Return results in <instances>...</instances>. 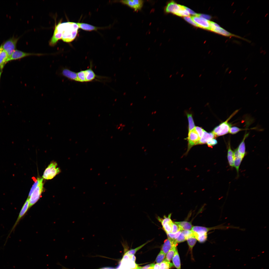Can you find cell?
<instances>
[{
    "label": "cell",
    "instance_id": "6da1fadb",
    "mask_svg": "<svg viewBox=\"0 0 269 269\" xmlns=\"http://www.w3.org/2000/svg\"><path fill=\"white\" fill-rule=\"evenodd\" d=\"M78 28L76 23L60 22L55 26L53 35L49 41L50 45L54 46L60 39L67 43L72 42L77 35Z\"/></svg>",
    "mask_w": 269,
    "mask_h": 269
},
{
    "label": "cell",
    "instance_id": "7a4b0ae2",
    "mask_svg": "<svg viewBox=\"0 0 269 269\" xmlns=\"http://www.w3.org/2000/svg\"><path fill=\"white\" fill-rule=\"evenodd\" d=\"M92 64L90 62V67L87 69L77 72L79 82H87L94 81H101L105 77L97 75L92 69Z\"/></svg>",
    "mask_w": 269,
    "mask_h": 269
},
{
    "label": "cell",
    "instance_id": "3957f363",
    "mask_svg": "<svg viewBox=\"0 0 269 269\" xmlns=\"http://www.w3.org/2000/svg\"><path fill=\"white\" fill-rule=\"evenodd\" d=\"M238 111V110H236L226 121L220 124L214 129L212 132L215 136L223 135L229 133L231 125L228 122Z\"/></svg>",
    "mask_w": 269,
    "mask_h": 269
},
{
    "label": "cell",
    "instance_id": "277c9868",
    "mask_svg": "<svg viewBox=\"0 0 269 269\" xmlns=\"http://www.w3.org/2000/svg\"><path fill=\"white\" fill-rule=\"evenodd\" d=\"M60 171V169L58 167L57 163L53 162L51 163L46 169L42 176L45 179H51L59 173Z\"/></svg>",
    "mask_w": 269,
    "mask_h": 269
},
{
    "label": "cell",
    "instance_id": "5b68a950",
    "mask_svg": "<svg viewBox=\"0 0 269 269\" xmlns=\"http://www.w3.org/2000/svg\"><path fill=\"white\" fill-rule=\"evenodd\" d=\"M19 38L13 36L2 44L3 50L7 53L8 58L16 50L17 44Z\"/></svg>",
    "mask_w": 269,
    "mask_h": 269
},
{
    "label": "cell",
    "instance_id": "8992f818",
    "mask_svg": "<svg viewBox=\"0 0 269 269\" xmlns=\"http://www.w3.org/2000/svg\"><path fill=\"white\" fill-rule=\"evenodd\" d=\"M43 180L40 183L28 198L29 208L36 203L40 198L43 190Z\"/></svg>",
    "mask_w": 269,
    "mask_h": 269
},
{
    "label": "cell",
    "instance_id": "52a82bcc",
    "mask_svg": "<svg viewBox=\"0 0 269 269\" xmlns=\"http://www.w3.org/2000/svg\"><path fill=\"white\" fill-rule=\"evenodd\" d=\"M47 55L48 54H44L27 53L16 49L8 58L7 62H8L11 61L17 60L31 56H40Z\"/></svg>",
    "mask_w": 269,
    "mask_h": 269
},
{
    "label": "cell",
    "instance_id": "ba28073f",
    "mask_svg": "<svg viewBox=\"0 0 269 269\" xmlns=\"http://www.w3.org/2000/svg\"><path fill=\"white\" fill-rule=\"evenodd\" d=\"M171 213L167 217L164 216L163 218L157 217L158 221L161 223L163 228L167 234L171 232L173 222L171 219Z\"/></svg>",
    "mask_w": 269,
    "mask_h": 269
},
{
    "label": "cell",
    "instance_id": "9c48e42d",
    "mask_svg": "<svg viewBox=\"0 0 269 269\" xmlns=\"http://www.w3.org/2000/svg\"><path fill=\"white\" fill-rule=\"evenodd\" d=\"M223 224L214 227H206L202 226H193L192 230L193 232H203L207 233L208 231L213 229H220L226 230L229 228H234V226H225Z\"/></svg>",
    "mask_w": 269,
    "mask_h": 269
},
{
    "label": "cell",
    "instance_id": "30bf717a",
    "mask_svg": "<svg viewBox=\"0 0 269 269\" xmlns=\"http://www.w3.org/2000/svg\"><path fill=\"white\" fill-rule=\"evenodd\" d=\"M198 135L194 128L189 132L188 137V145L187 151L185 154H187L192 147L196 145L200 139Z\"/></svg>",
    "mask_w": 269,
    "mask_h": 269
},
{
    "label": "cell",
    "instance_id": "8fae6325",
    "mask_svg": "<svg viewBox=\"0 0 269 269\" xmlns=\"http://www.w3.org/2000/svg\"><path fill=\"white\" fill-rule=\"evenodd\" d=\"M69 80L76 82H79L77 72L72 71L67 68H61L60 74Z\"/></svg>",
    "mask_w": 269,
    "mask_h": 269
},
{
    "label": "cell",
    "instance_id": "7c38bea8",
    "mask_svg": "<svg viewBox=\"0 0 269 269\" xmlns=\"http://www.w3.org/2000/svg\"><path fill=\"white\" fill-rule=\"evenodd\" d=\"M120 2L133 9L135 11L140 10L142 7L143 1L142 0H125L120 1Z\"/></svg>",
    "mask_w": 269,
    "mask_h": 269
},
{
    "label": "cell",
    "instance_id": "4fadbf2b",
    "mask_svg": "<svg viewBox=\"0 0 269 269\" xmlns=\"http://www.w3.org/2000/svg\"><path fill=\"white\" fill-rule=\"evenodd\" d=\"M198 26L205 29L210 30V21L197 16H193L191 17Z\"/></svg>",
    "mask_w": 269,
    "mask_h": 269
},
{
    "label": "cell",
    "instance_id": "5bb4252c",
    "mask_svg": "<svg viewBox=\"0 0 269 269\" xmlns=\"http://www.w3.org/2000/svg\"><path fill=\"white\" fill-rule=\"evenodd\" d=\"M29 208V199L28 198L22 207L17 218L12 227L9 234L8 235L9 236V235L11 232L14 230L20 219L25 215Z\"/></svg>",
    "mask_w": 269,
    "mask_h": 269
},
{
    "label": "cell",
    "instance_id": "9a60e30c",
    "mask_svg": "<svg viewBox=\"0 0 269 269\" xmlns=\"http://www.w3.org/2000/svg\"><path fill=\"white\" fill-rule=\"evenodd\" d=\"M181 5L176 3L173 1L169 2L166 6L165 11L166 13H171L176 15L181 8Z\"/></svg>",
    "mask_w": 269,
    "mask_h": 269
},
{
    "label": "cell",
    "instance_id": "2e32d148",
    "mask_svg": "<svg viewBox=\"0 0 269 269\" xmlns=\"http://www.w3.org/2000/svg\"><path fill=\"white\" fill-rule=\"evenodd\" d=\"M177 244L175 240L168 237L164 241L162 246L161 250L166 255L173 246Z\"/></svg>",
    "mask_w": 269,
    "mask_h": 269
},
{
    "label": "cell",
    "instance_id": "e0dca14e",
    "mask_svg": "<svg viewBox=\"0 0 269 269\" xmlns=\"http://www.w3.org/2000/svg\"><path fill=\"white\" fill-rule=\"evenodd\" d=\"M233 152L234 167L235 168L237 175L238 176L239 167L243 158L239 153L237 148L235 149Z\"/></svg>",
    "mask_w": 269,
    "mask_h": 269
},
{
    "label": "cell",
    "instance_id": "ac0fdd59",
    "mask_svg": "<svg viewBox=\"0 0 269 269\" xmlns=\"http://www.w3.org/2000/svg\"><path fill=\"white\" fill-rule=\"evenodd\" d=\"M215 137L212 132L208 133L203 130L202 136L196 145L206 143L208 140Z\"/></svg>",
    "mask_w": 269,
    "mask_h": 269
},
{
    "label": "cell",
    "instance_id": "d6986e66",
    "mask_svg": "<svg viewBox=\"0 0 269 269\" xmlns=\"http://www.w3.org/2000/svg\"><path fill=\"white\" fill-rule=\"evenodd\" d=\"M174 223L177 225L181 231L184 230H190L193 227L191 223L188 221L175 222Z\"/></svg>",
    "mask_w": 269,
    "mask_h": 269
},
{
    "label": "cell",
    "instance_id": "ffe728a7",
    "mask_svg": "<svg viewBox=\"0 0 269 269\" xmlns=\"http://www.w3.org/2000/svg\"><path fill=\"white\" fill-rule=\"evenodd\" d=\"M193 233L194 237L200 243H203L206 240L207 238V233L194 232H193Z\"/></svg>",
    "mask_w": 269,
    "mask_h": 269
},
{
    "label": "cell",
    "instance_id": "44dd1931",
    "mask_svg": "<svg viewBox=\"0 0 269 269\" xmlns=\"http://www.w3.org/2000/svg\"><path fill=\"white\" fill-rule=\"evenodd\" d=\"M76 23L78 26L79 28L86 31H96L100 28V27L84 23L78 22Z\"/></svg>",
    "mask_w": 269,
    "mask_h": 269
},
{
    "label": "cell",
    "instance_id": "7402d4cb",
    "mask_svg": "<svg viewBox=\"0 0 269 269\" xmlns=\"http://www.w3.org/2000/svg\"><path fill=\"white\" fill-rule=\"evenodd\" d=\"M8 56L6 52L2 50L0 53V69L2 70L4 66L7 62Z\"/></svg>",
    "mask_w": 269,
    "mask_h": 269
},
{
    "label": "cell",
    "instance_id": "603a6c76",
    "mask_svg": "<svg viewBox=\"0 0 269 269\" xmlns=\"http://www.w3.org/2000/svg\"><path fill=\"white\" fill-rule=\"evenodd\" d=\"M248 135V134H245L243 140L239 145L238 147L237 148L239 153L243 158L246 154L245 140L246 138Z\"/></svg>",
    "mask_w": 269,
    "mask_h": 269
},
{
    "label": "cell",
    "instance_id": "cb8c5ba5",
    "mask_svg": "<svg viewBox=\"0 0 269 269\" xmlns=\"http://www.w3.org/2000/svg\"><path fill=\"white\" fill-rule=\"evenodd\" d=\"M186 240L189 246V249L191 254L192 258L193 259V249L197 240L193 235L188 237L186 239Z\"/></svg>",
    "mask_w": 269,
    "mask_h": 269
},
{
    "label": "cell",
    "instance_id": "d4e9b609",
    "mask_svg": "<svg viewBox=\"0 0 269 269\" xmlns=\"http://www.w3.org/2000/svg\"><path fill=\"white\" fill-rule=\"evenodd\" d=\"M172 260L174 266L177 269H181V261L177 249Z\"/></svg>",
    "mask_w": 269,
    "mask_h": 269
},
{
    "label": "cell",
    "instance_id": "484cf974",
    "mask_svg": "<svg viewBox=\"0 0 269 269\" xmlns=\"http://www.w3.org/2000/svg\"><path fill=\"white\" fill-rule=\"evenodd\" d=\"M227 158L229 166L232 168L234 167V152L232 150L230 143H229L228 148Z\"/></svg>",
    "mask_w": 269,
    "mask_h": 269
},
{
    "label": "cell",
    "instance_id": "4316f807",
    "mask_svg": "<svg viewBox=\"0 0 269 269\" xmlns=\"http://www.w3.org/2000/svg\"><path fill=\"white\" fill-rule=\"evenodd\" d=\"M177 245L173 246L166 255L165 257L164 260L170 262L172 260L176 251L177 249Z\"/></svg>",
    "mask_w": 269,
    "mask_h": 269
},
{
    "label": "cell",
    "instance_id": "83f0119b",
    "mask_svg": "<svg viewBox=\"0 0 269 269\" xmlns=\"http://www.w3.org/2000/svg\"><path fill=\"white\" fill-rule=\"evenodd\" d=\"M151 241H147L146 243H144L141 245L136 248L131 249L128 251L126 253V254H127L129 256H131L133 255H134L136 253V252L141 248L143 247L147 243L150 242Z\"/></svg>",
    "mask_w": 269,
    "mask_h": 269
},
{
    "label": "cell",
    "instance_id": "f1b7e54d",
    "mask_svg": "<svg viewBox=\"0 0 269 269\" xmlns=\"http://www.w3.org/2000/svg\"><path fill=\"white\" fill-rule=\"evenodd\" d=\"M189 122V132L193 129L195 127V124L192 114L189 113H187Z\"/></svg>",
    "mask_w": 269,
    "mask_h": 269
},
{
    "label": "cell",
    "instance_id": "f546056e",
    "mask_svg": "<svg viewBox=\"0 0 269 269\" xmlns=\"http://www.w3.org/2000/svg\"><path fill=\"white\" fill-rule=\"evenodd\" d=\"M174 266L172 263L164 260L160 264V269H169Z\"/></svg>",
    "mask_w": 269,
    "mask_h": 269
},
{
    "label": "cell",
    "instance_id": "4dcf8cb0",
    "mask_svg": "<svg viewBox=\"0 0 269 269\" xmlns=\"http://www.w3.org/2000/svg\"><path fill=\"white\" fill-rule=\"evenodd\" d=\"M190 15L188 11L185 8V7L181 5L180 9L178 11L176 15L181 16H188Z\"/></svg>",
    "mask_w": 269,
    "mask_h": 269
},
{
    "label": "cell",
    "instance_id": "1f68e13d",
    "mask_svg": "<svg viewBox=\"0 0 269 269\" xmlns=\"http://www.w3.org/2000/svg\"><path fill=\"white\" fill-rule=\"evenodd\" d=\"M165 256L166 254L161 250L156 259L155 261L156 263L160 264L164 260Z\"/></svg>",
    "mask_w": 269,
    "mask_h": 269
},
{
    "label": "cell",
    "instance_id": "d6a6232c",
    "mask_svg": "<svg viewBox=\"0 0 269 269\" xmlns=\"http://www.w3.org/2000/svg\"><path fill=\"white\" fill-rule=\"evenodd\" d=\"M43 180V178H38L37 179L31 189L28 195V198H29L32 193L38 186L40 183Z\"/></svg>",
    "mask_w": 269,
    "mask_h": 269
},
{
    "label": "cell",
    "instance_id": "836d02e7",
    "mask_svg": "<svg viewBox=\"0 0 269 269\" xmlns=\"http://www.w3.org/2000/svg\"><path fill=\"white\" fill-rule=\"evenodd\" d=\"M181 231L180 230L178 232L175 233H170L167 234L168 237H169L174 240H175L180 235Z\"/></svg>",
    "mask_w": 269,
    "mask_h": 269
},
{
    "label": "cell",
    "instance_id": "e575fe53",
    "mask_svg": "<svg viewBox=\"0 0 269 269\" xmlns=\"http://www.w3.org/2000/svg\"><path fill=\"white\" fill-rule=\"evenodd\" d=\"M243 129H240L236 127H231L229 129V133L232 134H235L243 130Z\"/></svg>",
    "mask_w": 269,
    "mask_h": 269
},
{
    "label": "cell",
    "instance_id": "d590c367",
    "mask_svg": "<svg viewBox=\"0 0 269 269\" xmlns=\"http://www.w3.org/2000/svg\"><path fill=\"white\" fill-rule=\"evenodd\" d=\"M186 240L185 237L181 232L178 237L175 240V241L177 244L183 242Z\"/></svg>",
    "mask_w": 269,
    "mask_h": 269
},
{
    "label": "cell",
    "instance_id": "8d00e7d4",
    "mask_svg": "<svg viewBox=\"0 0 269 269\" xmlns=\"http://www.w3.org/2000/svg\"><path fill=\"white\" fill-rule=\"evenodd\" d=\"M206 143L208 147H212L213 146L217 143V141L216 139L213 138L208 140Z\"/></svg>",
    "mask_w": 269,
    "mask_h": 269
},
{
    "label": "cell",
    "instance_id": "74e56055",
    "mask_svg": "<svg viewBox=\"0 0 269 269\" xmlns=\"http://www.w3.org/2000/svg\"><path fill=\"white\" fill-rule=\"evenodd\" d=\"M194 129L200 138L202 136L203 130L202 128L197 126L195 127Z\"/></svg>",
    "mask_w": 269,
    "mask_h": 269
},
{
    "label": "cell",
    "instance_id": "f35d334b",
    "mask_svg": "<svg viewBox=\"0 0 269 269\" xmlns=\"http://www.w3.org/2000/svg\"><path fill=\"white\" fill-rule=\"evenodd\" d=\"M184 19L190 23L195 26H198L193 21L191 18L189 16L185 17H184Z\"/></svg>",
    "mask_w": 269,
    "mask_h": 269
},
{
    "label": "cell",
    "instance_id": "ab89813d",
    "mask_svg": "<svg viewBox=\"0 0 269 269\" xmlns=\"http://www.w3.org/2000/svg\"><path fill=\"white\" fill-rule=\"evenodd\" d=\"M180 230L177 225L175 223H173L172 225V230L171 233H175Z\"/></svg>",
    "mask_w": 269,
    "mask_h": 269
},
{
    "label": "cell",
    "instance_id": "60d3db41",
    "mask_svg": "<svg viewBox=\"0 0 269 269\" xmlns=\"http://www.w3.org/2000/svg\"><path fill=\"white\" fill-rule=\"evenodd\" d=\"M197 16L200 17H201V18L202 17L203 18L206 20H209L211 18V17L210 16L206 14H198V15Z\"/></svg>",
    "mask_w": 269,
    "mask_h": 269
},
{
    "label": "cell",
    "instance_id": "b9f144b4",
    "mask_svg": "<svg viewBox=\"0 0 269 269\" xmlns=\"http://www.w3.org/2000/svg\"><path fill=\"white\" fill-rule=\"evenodd\" d=\"M185 8L188 11L189 14L197 16L198 14L196 13L192 10L185 7Z\"/></svg>",
    "mask_w": 269,
    "mask_h": 269
},
{
    "label": "cell",
    "instance_id": "7bdbcfd3",
    "mask_svg": "<svg viewBox=\"0 0 269 269\" xmlns=\"http://www.w3.org/2000/svg\"><path fill=\"white\" fill-rule=\"evenodd\" d=\"M155 264L154 263H153L152 264H149V265H146L143 267L144 268L146 269H147L148 268L150 267H154Z\"/></svg>",
    "mask_w": 269,
    "mask_h": 269
},
{
    "label": "cell",
    "instance_id": "ee69618b",
    "mask_svg": "<svg viewBox=\"0 0 269 269\" xmlns=\"http://www.w3.org/2000/svg\"><path fill=\"white\" fill-rule=\"evenodd\" d=\"M153 268L154 269H160V264L157 263L155 264Z\"/></svg>",
    "mask_w": 269,
    "mask_h": 269
},
{
    "label": "cell",
    "instance_id": "f6af8a7d",
    "mask_svg": "<svg viewBox=\"0 0 269 269\" xmlns=\"http://www.w3.org/2000/svg\"><path fill=\"white\" fill-rule=\"evenodd\" d=\"M136 269H146L145 268L143 267H141L139 266H137Z\"/></svg>",
    "mask_w": 269,
    "mask_h": 269
},
{
    "label": "cell",
    "instance_id": "bcb514c9",
    "mask_svg": "<svg viewBox=\"0 0 269 269\" xmlns=\"http://www.w3.org/2000/svg\"><path fill=\"white\" fill-rule=\"evenodd\" d=\"M99 269H115L114 268L109 267H105L100 268Z\"/></svg>",
    "mask_w": 269,
    "mask_h": 269
},
{
    "label": "cell",
    "instance_id": "7dc6e473",
    "mask_svg": "<svg viewBox=\"0 0 269 269\" xmlns=\"http://www.w3.org/2000/svg\"><path fill=\"white\" fill-rule=\"evenodd\" d=\"M3 50L2 48V44H1L0 46V53Z\"/></svg>",
    "mask_w": 269,
    "mask_h": 269
},
{
    "label": "cell",
    "instance_id": "c3c4849f",
    "mask_svg": "<svg viewBox=\"0 0 269 269\" xmlns=\"http://www.w3.org/2000/svg\"><path fill=\"white\" fill-rule=\"evenodd\" d=\"M229 67H227V68H226V70H225V73H226L227 72V71H228V70L229 69Z\"/></svg>",
    "mask_w": 269,
    "mask_h": 269
},
{
    "label": "cell",
    "instance_id": "681fc988",
    "mask_svg": "<svg viewBox=\"0 0 269 269\" xmlns=\"http://www.w3.org/2000/svg\"><path fill=\"white\" fill-rule=\"evenodd\" d=\"M2 72V70H0V78H1V75Z\"/></svg>",
    "mask_w": 269,
    "mask_h": 269
},
{
    "label": "cell",
    "instance_id": "f907efd6",
    "mask_svg": "<svg viewBox=\"0 0 269 269\" xmlns=\"http://www.w3.org/2000/svg\"><path fill=\"white\" fill-rule=\"evenodd\" d=\"M153 267H150L148 268L147 269H154Z\"/></svg>",
    "mask_w": 269,
    "mask_h": 269
},
{
    "label": "cell",
    "instance_id": "816d5d0a",
    "mask_svg": "<svg viewBox=\"0 0 269 269\" xmlns=\"http://www.w3.org/2000/svg\"><path fill=\"white\" fill-rule=\"evenodd\" d=\"M231 71H232V70H230L229 71V73H228L229 74H230L231 73Z\"/></svg>",
    "mask_w": 269,
    "mask_h": 269
},
{
    "label": "cell",
    "instance_id": "f5cc1de1",
    "mask_svg": "<svg viewBox=\"0 0 269 269\" xmlns=\"http://www.w3.org/2000/svg\"><path fill=\"white\" fill-rule=\"evenodd\" d=\"M184 75V74H182L181 75V77H183V76Z\"/></svg>",
    "mask_w": 269,
    "mask_h": 269
},
{
    "label": "cell",
    "instance_id": "db71d44e",
    "mask_svg": "<svg viewBox=\"0 0 269 269\" xmlns=\"http://www.w3.org/2000/svg\"><path fill=\"white\" fill-rule=\"evenodd\" d=\"M257 85H258V84H256L254 85V86L255 87H257Z\"/></svg>",
    "mask_w": 269,
    "mask_h": 269
},
{
    "label": "cell",
    "instance_id": "11a10c76",
    "mask_svg": "<svg viewBox=\"0 0 269 269\" xmlns=\"http://www.w3.org/2000/svg\"><path fill=\"white\" fill-rule=\"evenodd\" d=\"M202 74H200V75H199V77H201V76H202Z\"/></svg>",
    "mask_w": 269,
    "mask_h": 269
},
{
    "label": "cell",
    "instance_id": "9f6ffc18",
    "mask_svg": "<svg viewBox=\"0 0 269 269\" xmlns=\"http://www.w3.org/2000/svg\"><path fill=\"white\" fill-rule=\"evenodd\" d=\"M246 78H247L246 77H244V80H245L246 79Z\"/></svg>",
    "mask_w": 269,
    "mask_h": 269
},
{
    "label": "cell",
    "instance_id": "6f0895ef",
    "mask_svg": "<svg viewBox=\"0 0 269 269\" xmlns=\"http://www.w3.org/2000/svg\"><path fill=\"white\" fill-rule=\"evenodd\" d=\"M178 73H179V72L178 71L177 72H176V74L177 75V74H178Z\"/></svg>",
    "mask_w": 269,
    "mask_h": 269
},
{
    "label": "cell",
    "instance_id": "680465c9",
    "mask_svg": "<svg viewBox=\"0 0 269 269\" xmlns=\"http://www.w3.org/2000/svg\"><path fill=\"white\" fill-rule=\"evenodd\" d=\"M248 69V68H246V69H245V71H247V70Z\"/></svg>",
    "mask_w": 269,
    "mask_h": 269
},
{
    "label": "cell",
    "instance_id": "91938a15",
    "mask_svg": "<svg viewBox=\"0 0 269 269\" xmlns=\"http://www.w3.org/2000/svg\"><path fill=\"white\" fill-rule=\"evenodd\" d=\"M259 93V92H257L256 93V94H257Z\"/></svg>",
    "mask_w": 269,
    "mask_h": 269
},
{
    "label": "cell",
    "instance_id": "94428289",
    "mask_svg": "<svg viewBox=\"0 0 269 269\" xmlns=\"http://www.w3.org/2000/svg\"><path fill=\"white\" fill-rule=\"evenodd\" d=\"M204 69H205V68H204V69H203V70H202V71H204Z\"/></svg>",
    "mask_w": 269,
    "mask_h": 269
},
{
    "label": "cell",
    "instance_id": "6125c7cd",
    "mask_svg": "<svg viewBox=\"0 0 269 269\" xmlns=\"http://www.w3.org/2000/svg\"><path fill=\"white\" fill-rule=\"evenodd\" d=\"M183 68H181V70H182V69H183Z\"/></svg>",
    "mask_w": 269,
    "mask_h": 269
},
{
    "label": "cell",
    "instance_id": "be15d7a7",
    "mask_svg": "<svg viewBox=\"0 0 269 269\" xmlns=\"http://www.w3.org/2000/svg\"><path fill=\"white\" fill-rule=\"evenodd\" d=\"M218 72H217V73H216V74H217V73H218Z\"/></svg>",
    "mask_w": 269,
    "mask_h": 269
},
{
    "label": "cell",
    "instance_id": "e7e4bbea",
    "mask_svg": "<svg viewBox=\"0 0 269 269\" xmlns=\"http://www.w3.org/2000/svg\"><path fill=\"white\" fill-rule=\"evenodd\" d=\"M224 65V64H223V65H222V67H223V66Z\"/></svg>",
    "mask_w": 269,
    "mask_h": 269
},
{
    "label": "cell",
    "instance_id": "03108f58",
    "mask_svg": "<svg viewBox=\"0 0 269 269\" xmlns=\"http://www.w3.org/2000/svg\"></svg>",
    "mask_w": 269,
    "mask_h": 269
}]
</instances>
